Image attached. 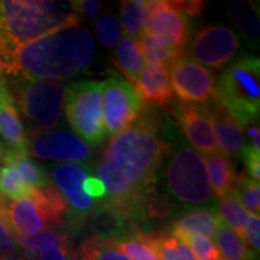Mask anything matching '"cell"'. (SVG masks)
I'll return each instance as SVG.
<instances>
[{
    "label": "cell",
    "instance_id": "7bdbcfd3",
    "mask_svg": "<svg viewBox=\"0 0 260 260\" xmlns=\"http://www.w3.org/2000/svg\"><path fill=\"white\" fill-rule=\"evenodd\" d=\"M5 209H6L5 199L2 197V194H0V219H3V220H6L5 219Z\"/></svg>",
    "mask_w": 260,
    "mask_h": 260
},
{
    "label": "cell",
    "instance_id": "ab89813d",
    "mask_svg": "<svg viewBox=\"0 0 260 260\" xmlns=\"http://www.w3.org/2000/svg\"><path fill=\"white\" fill-rule=\"evenodd\" d=\"M82 189H83V193L88 198H90L92 200H102L105 198V194H106L105 187H104L103 182L98 177L89 176V175L87 176L86 180L83 181Z\"/></svg>",
    "mask_w": 260,
    "mask_h": 260
},
{
    "label": "cell",
    "instance_id": "603a6c76",
    "mask_svg": "<svg viewBox=\"0 0 260 260\" xmlns=\"http://www.w3.org/2000/svg\"><path fill=\"white\" fill-rule=\"evenodd\" d=\"M3 164L10 165L21 175L22 180L30 188L44 187L50 184L47 175L38 162L30 159L25 152L8 149L2 154Z\"/></svg>",
    "mask_w": 260,
    "mask_h": 260
},
{
    "label": "cell",
    "instance_id": "e0dca14e",
    "mask_svg": "<svg viewBox=\"0 0 260 260\" xmlns=\"http://www.w3.org/2000/svg\"><path fill=\"white\" fill-rule=\"evenodd\" d=\"M135 92L147 106L167 107L174 92L170 82V68L161 64H147L134 83Z\"/></svg>",
    "mask_w": 260,
    "mask_h": 260
},
{
    "label": "cell",
    "instance_id": "9c48e42d",
    "mask_svg": "<svg viewBox=\"0 0 260 260\" xmlns=\"http://www.w3.org/2000/svg\"><path fill=\"white\" fill-rule=\"evenodd\" d=\"M102 94L104 129L106 135L113 138L133 124L144 104L134 87L119 76L102 82Z\"/></svg>",
    "mask_w": 260,
    "mask_h": 260
},
{
    "label": "cell",
    "instance_id": "b9f144b4",
    "mask_svg": "<svg viewBox=\"0 0 260 260\" xmlns=\"http://www.w3.org/2000/svg\"><path fill=\"white\" fill-rule=\"evenodd\" d=\"M175 5L187 16H197L203 9V2H175Z\"/></svg>",
    "mask_w": 260,
    "mask_h": 260
},
{
    "label": "cell",
    "instance_id": "d590c367",
    "mask_svg": "<svg viewBox=\"0 0 260 260\" xmlns=\"http://www.w3.org/2000/svg\"><path fill=\"white\" fill-rule=\"evenodd\" d=\"M19 247L16 240V234L6 220L0 219V256L16 254Z\"/></svg>",
    "mask_w": 260,
    "mask_h": 260
},
{
    "label": "cell",
    "instance_id": "2e32d148",
    "mask_svg": "<svg viewBox=\"0 0 260 260\" xmlns=\"http://www.w3.org/2000/svg\"><path fill=\"white\" fill-rule=\"evenodd\" d=\"M204 106L213 125L220 153L230 158H241L246 144L242 125L218 100H211Z\"/></svg>",
    "mask_w": 260,
    "mask_h": 260
},
{
    "label": "cell",
    "instance_id": "d6986e66",
    "mask_svg": "<svg viewBox=\"0 0 260 260\" xmlns=\"http://www.w3.org/2000/svg\"><path fill=\"white\" fill-rule=\"evenodd\" d=\"M203 158L204 161L206 162L205 167H206L213 194L218 199L234 194L237 174L230 159L218 151L214 153L204 154Z\"/></svg>",
    "mask_w": 260,
    "mask_h": 260
},
{
    "label": "cell",
    "instance_id": "e575fe53",
    "mask_svg": "<svg viewBox=\"0 0 260 260\" xmlns=\"http://www.w3.org/2000/svg\"><path fill=\"white\" fill-rule=\"evenodd\" d=\"M35 260H74L68 236L63 234V236L59 240L45 246L44 248L38 251Z\"/></svg>",
    "mask_w": 260,
    "mask_h": 260
},
{
    "label": "cell",
    "instance_id": "83f0119b",
    "mask_svg": "<svg viewBox=\"0 0 260 260\" xmlns=\"http://www.w3.org/2000/svg\"><path fill=\"white\" fill-rule=\"evenodd\" d=\"M82 260H129L109 239L98 236L87 237L76 254Z\"/></svg>",
    "mask_w": 260,
    "mask_h": 260
},
{
    "label": "cell",
    "instance_id": "f6af8a7d",
    "mask_svg": "<svg viewBox=\"0 0 260 260\" xmlns=\"http://www.w3.org/2000/svg\"><path fill=\"white\" fill-rule=\"evenodd\" d=\"M74 260H82V259H81V258H79V256H74Z\"/></svg>",
    "mask_w": 260,
    "mask_h": 260
},
{
    "label": "cell",
    "instance_id": "7402d4cb",
    "mask_svg": "<svg viewBox=\"0 0 260 260\" xmlns=\"http://www.w3.org/2000/svg\"><path fill=\"white\" fill-rule=\"evenodd\" d=\"M224 260H256V253L245 239L222 223L213 236Z\"/></svg>",
    "mask_w": 260,
    "mask_h": 260
},
{
    "label": "cell",
    "instance_id": "ee69618b",
    "mask_svg": "<svg viewBox=\"0 0 260 260\" xmlns=\"http://www.w3.org/2000/svg\"><path fill=\"white\" fill-rule=\"evenodd\" d=\"M0 260H25L22 255L18 254H10L5 256H0Z\"/></svg>",
    "mask_w": 260,
    "mask_h": 260
},
{
    "label": "cell",
    "instance_id": "836d02e7",
    "mask_svg": "<svg viewBox=\"0 0 260 260\" xmlns=\"http://www.w3.org/2000/svg\"><path fill=\"white\" fill-rule=\"evenodd\" d=\"M61 236H63V233H60L56 228H52L35 235H16V240H17L19 248L38 252L45 246L59 240Z\"/></svg>",
    "mask_w": 260,
    "mask_h": 260
},
{
    "label": "cell",
    "instance_id": "52a82bcc",
    "mask_svg": "<svg viewBox=\"0 0 260 260\" xmlns=\"http://www.w3.org/2000/svg\"><path fill=\"white\" fill-rule=\"evenodd\" d=\"M67 204L53 184L32 188L27 197L6 203L5 219L16 235H35L56 228Z\"/></svg>",
    "mask_w": 260,
    "mask_h": 260
},
{
    "label": "cell",
    "instance_id": "8d00e7d4",
    "mask_svg": "<svg viewBox=\"0 0 260 260\" xmlns=\"http://www.w3.org/2000/svg\"><path fill=\"white\" fill-rule=\"evenodd\" d=\"M241 158L245 160V165L248 172V176L253 180H260V152L255 151L249 146L245 145Z\"/></svg>",
    "mask_w": 260,
    "mask_h": 260
},
{
    "label": "cell",
    "instance_id": "7c38bea8",
    "mask_svg": "<svg viewBox=\"0 0 260 260\" xmlns=\"http://www.w3.org/2000/svg\"><path fill=\"white\" fill-rule=\"evenodd\" d=\"M171 88L182 103L206 105L216 96V77L212 71L189 57L182 56L170 68Z\"/></svg>",
    "mask_w": 260,
    "mask_h": 260
},
{
    "label": "cell",
    "instance_id": "f35d334b",
    "mask_svg": "<svg viewBox=\"0 0 260 260\" xmlns=\"http://www.w3.org/2000/svg\"><path fill=\"white\" fill-rule=\"evenodd\" d=\"M74 12L77 16L82 15L88 19H94L102 10V3L98 0H76L71 2Z\"/></svg>",
    "mask_w": 260,
    "mask_h": 260
},
{
    "label": "cell",
    "instance_id": "5bb4252c",
    "mask_svg": "<svg viewBox=\"0 0 260 260\" xmlns=\"http://www.w3.org/2000/svg\"><path fill=\"white\" fill-rule=\"evenodd\" d=\"M88 175V169L74 162L56 165L52 170V178L67 204L73 223H81L83 218L92 216L95 209V201L87 197L82 189L83 181Z\"/></svg>",
    "mask_w": 260,
    "mask_h": 260
},
{
    "label": "cell",
    "instance_id": "bcb514c9",
    "mask_svg": "<svg viewBox=\"0 0 260 260\" xmlns=\"http://www.w3.org/2000/svg\"><path fill=\"white\" fill-rule=\"evenodd\" d=\"M2 154H3V152H2V147H0V160H2Z\"/></svg>",
    "mask_w": 260,
    "mask_h": 260
},
{
    "label": "cell",
    "instance_id": "1f68e13d",
    "mask_svg": "<svg viewBox=\"0 0 260 260\" xmlns=\"http://www.w3.org/2000/svg\"><path fill=\"white\" fill-rule=\"evenodd\" d=\"M140 48H141L142 57L144 60L147 61L148 64H161L165 67L171 68L174 61L177 59V56L167 48L161 46L155 39L149 34L148 31L144 30L141 35H140Z\"/></svg>",
    "mask_w": 260,
    "mask_h": 260
},
{
    "label": "cell",
    "instance_id": "f1b7e54d",
    "mask_svg": "<svg viewBox=\"0 0 260 260\" xmlns=\"http://www.w3.org/2000/svg\"><path fill=\"white\" fill-rule=\"evenodd\" d=\"M116 248L129 260H159L155 252L146 241L145 234L139 232L135 235H126L111 240Z\"/></svg>",
    "mask_w": 260,
    "mask_h": 260
},
{
    "label": "cell",
    "instance_id": "8fae6325",
    "mask_svg": "<svg viewBox=\"0 0 260 260\" xmlns=\"http://www.w3.org/2000/svg\"><path fill=\"white\" fill-rule=\"evenodd\" d=\"M240 42L232 29L222 24L207 25L188 41L186 56L212 69H219L234 59Z\"/></svg>",
    "mask_w": 260,
    "mask_h": 260
},
{
    "label": "cell",
    "instance_id": "277c9868",
    "mask_svg": "<svg viewBox=\"0 0 260 260\" xmlns=\"http://www.w3.org/2000/svg\"><path fill=\"white\" fill-rule=\"evenodd\" d=\"M167 139L170 148L158 171L157 184L164 191L169 204L184 209L216 210V200L211 188L203 155L178 138L176 129H169Z\"/></svg>",
    "mask_w": 260,
    "mask_h": 260
},
{
    "label": "cell",
    "instance_id": "ba28073f",
    "mask_svg": "<svg viewBox=\"0 0 260 260\" xmlns=\"http://www.w3.org/2000/svg\"><path fill=\"white\" fill-rule=\"evenodd\" d=\"M65 116L84 144L99 146L105 139L102 113V83L80 80L65 92Z\"/></svg>",
    "mask_w": 260,
    "mask_h": 260
},
{
    "label": "cell",
    "instance_id": "44dd1931",
    "mask_svg": "<svg viewBox=\"0 0 260 260\" xmlns=\"http://www.w3.org/2000/svg\"><path fill=\"white\" fill-rule=\"evenodd\" d=\"M115 60L119 70L128 77L130 82L135 83L145 68V60L138 39L128 35L119 39L115 51Z\"/></svg>",
    "mask_w": 260,
    "mask_h": 260
},
{
    "label": "cell",
    "instance_id": "6da1fadb",
    "mask_svg": "<svg viewBox=\"0 0 260 260\" xmlns=\"http://www.w3.org/2000/svg\"><path fill=\"white\" fill-rule=\"evenodd\" d=\"M165 129L157 107L146 106L129 128L110 139L96 164L106 190L103 207L128 220L155 214L158 171L170 148Z\"/></svg>",
    "mask_w": 260,
    "mask_h": 260
},
{
    "label": "cell",
    "instance_id": "ffe728a7",
    "mask_svg": "<svg viewBox=\"0 0 260 260\" xmlns=\"http://www.w3.org/2000/svg\"><path fill=\"white\" fill-rule=\"evenodd\" d=\"M223 220L220 219L217 210L195 209L184 211L175 220L172 232L199 234L206 237H213Z\"/></svg>",
    "mask_w": 260,
    "mask_h": 260
},
{
    "label": "cell",
    "instance_id": "d6a6232c",
    "mask_svg": "<svg viewBox=\"0 0 260 260\" xmlns=\"http://www.w3.org/2000/svg\"><path fill=\"white\" fill-rule=\"evenodd\" d=\"M94 34L99 44L104 47L111 48L117 45V42L121 39V30H119V24L116 16L110 11L103 12L96 18Z\"/></svg>",
    "mask_w": 260,
    "mask_h": 260
},
{
    "label": "cell",
    "instance_id": "5b68a950",
    "mask_svg": "<svg viewBox=\"0 0 260 260\" xmlns=\"http://www.w3.org/2000/svg\"><path fill=\"white\" fill-rule=\"evenodd\" d=\"M216 96L241 125L259 119L260 61L246 56L234 60L216 80Z\"/></svg>",
    "mask_w": 260,
    "mask_h": 260
},
{
    "label": "cell",
    "instance_id": "ac0fdd59",
    "mask_svg": "<svg viewBox=\"0 0 260 260\" xmlns=\"http://www.w3.org/2000/svg\"><path fill=\"white\" fill-rule=\"evenodd\" d=\"M0 135L10 146L9 149L28 153L24 126L3 73H0Z\"/></svg>",
    "mask_w": 260,
    "mask_h": 260
},
{
    "label": "cell",
    "instance_id": "9a60e30c",
    "mask_svg": "<svg viewBox=\"0 0 260 260\" xmlns=\"http://www.w3.org/2000/svg\"><path fill=\"white\" fill-rule=\"evenodd\" d=\"M172 115L188 141L204 154L217 152V140L213 125L205 106L176 102L171 109Z\"/></svg>",
    "mask_w": 260,
    "mask_h": 260
},
{
    "label": "cell",
    "instance_id": "3957f363",
    "mask_svg": "<svg viewBox=\"0 0 260 260\" xmlns=\"http://www.w3.org/2000/svg\"><path fill=\"white\" fill-rule=\"evenodd\" d=\"M71 22H80L71 2H0V73L8 74L24 45Z\"/></svg>",
    "mask_w": 260,
    "mask_h": 260
},
{
    "label": "cell",
    "instance_id": "30bf717a",
    "mask_svg": "<svg viewBox=\"0 0 260 260\" xmlns=\"http://www.w3.org/2000/svg\"><path fill=\"white\" fill-rule=\"evenodd\" d=\"M145 30L175 56L178 58L186 56L189 41V22L188 16L175 5V2L151 0Z\"/></svg>",
    "mask_w": 260,
    "mask_h": 260
},
{
    "label": "cell",
    "instance_id": "cb8c5ba5",
    "mask_svg": "<svg viewBox=\"0 0 260 260\" xmlns=\"http://www.w3.org/2000/svg\"><path fill=\"white\" fill-rule=\"evenodd\" d=\"M145 239L159 260H198L189 247L174 234H145Z\"/></svg>",
    "mask_w": 260,
    "mask_h": 260
},
{
    "label": "cell",
    "instance_id": "f546056e",
    "mask_svg": "<svg viewBox=\"0 0 260 260\" xmlns=\"http://www.w3.org/2000/svg\"><path fill=\"white\" fill-rule=\"evenodd\" d=\"M31 189L14 168L6 164L0 167V194L4 199L9 201L22 199L27 197Z\"/></svg>",
    "mask_w": 260,
    "mask_h": 260
},
{
    "label": "cell",
    "instance_id": "7a4b0ae2",
    "mask_svg": "<svg viewBox=\"0 0 260 260\" xmlns=\"http://www.w3.org/2000/svg\"><path fill=\"white\" fill-rule=\"evenodd\" d=\"M95 44L80 22H71L24 45L8 75L16 79H70L92 65Z\"/></svg>",
    "mask_w": 260,
    "mask_h": 260
},
{
    "label": "cell",
    "instance_id": "74e56055",
    "mask_svg": "<svg viewBox=\"0 0 260 260\" xmlns=\"http://www.w3.org/2000/svg\"><path fill=\"white\" fill-rule=\"evenodd\" d=\"M260 218L259 216H255V214H251V217L248 218V222H247L245 230H243V239L248 242L249 246H252V248L258 253L260 248Z\"/></svg>",
    "mask_w": 260,
    "mask_h": 260
},
{
    "label": "cell",
    "instance_id": "484cf974",
    "mask_svg": "<svg viewBox=\"0 0 260 260\" xmlns=\"http://www.w3.org/2000/svg\"><path fill=\"white\" fill-rule=\"evenodd\" d=\"M229 12L242 34L251 41H258L260 27L258 5L251 2H236L230 4Z\"/></svg>",
    "mask_w": 260,
    "mask_h": 260
},
{
    "label": "cell",
    "instance_id": "60d3db41",
    "mask_svg": "<svg viewBox=\"0 0 260 260\" xmlns=\"http://www.w3.org/2000/svg\"><path fill=\"white\" fill-rule=\"evenodd\" d=\"M242 129H246L247 139L245 142L247 146L252 147L255 151L260 152V132H259V119H254L242 125Z\"/></svg>",
    "mask_w": 260,
    "mask_h": 260
},
{
    "label": "cell",
    "instance_id": "4fadbf2b",
    "mask_svg": "<svg viewBox=\"0 0 260 260\" xmlns=\"http://www.w3.org/2000/svg\"><path fill=\"white\" fill-rule=\"evenodd\" d=\"M28 154L45 160L82 162L90 158V148L76 135L65 130H30Z\"/></svg>",
    "mask_w": 260,
    "mask_h": 260
},
{
    "label": "cell",
    "instance_id": "4dcf8cb0",
    "mask_svg": "<svg viewBox=\"0 0 260 260\" xmlns=\"http://www.w3.org/2000/svg\"><path fill=\"white\" fill-rule=\"evenodd\" d=\"M234 194L240 200L242 206L248 210L249 213L259 216L260 212V186L259 181L253 180L248 175L237 176Z\"/></svg>",
    "mask_w": 260,
    "mask_h": 260
},
{
    "label": "cell",
    "instance_id": "4316f807",
    "mask_svg": "<svg viewBox=\"0 0 260 260\" xmlns=\"http://www.w3.org/2000/svg\"><path fill=\"white\" fill-rule=\"evenodd\" d=\"M218 214L223 223L243 239V230L252 213L245 210L235 194L226 195L218 201Z\"/></svg>",
    "mask_w": 260,
    "mask_h": 260
},
{
    "label": "cell",
    "instance_id": "8992f818",
    "mask_svg": "<svg viewBox=\"0 0 260 260\" xmlns=\"http://www.w3.org/2000/svg\"><path fill=\"white\" fill-rule=\"evenodd\" d=\"M18 113L39 130L59 124L67 87L58 79H17L10 84Z\"/></svg>",
    "mask_w": 260,
    "mask_h": 260
},
{
    "label": "cell",
    "instance_id": "d4e9b609",
    "mask_svg": "<svg viewBox=\"0 0 260 260\" xmlns=\"http://www.w3.org/2000/svg\"><path fill=\"white\" fill-rule=\"evenodd\" d=\"M147 0H126L121 3V23L128 37L136 38L142 34L148 18Z\"/></svg>",
    "mask_w": 260,
    "mask_h": 260
}]
</instances>
